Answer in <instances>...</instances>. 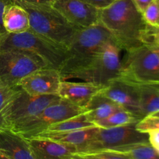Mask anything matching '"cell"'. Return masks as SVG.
I'll return each mask as SVG.
<instances>
[{
    "label": "cell",
    "mask_w": 159,
    "mask_h": 159,
    "mask_svg": "<svg viewBox=\"0 0 159 159\" xmlns=\"http://www.w3.org/2000/svg\"><path fill=\"white\" fill-rule=\"evenodd\" d=\"M28 141L35 159H71L76 153L73 148L50 139L34 138Z\"/></svg>",
    "instance_id": "cell-16"
},
{
    "label": "cell",
    "mask_w": 159,
    "mask_h": 159,
    "mask_svg": "<svg viewBox=\"0 0 159 159\" xmlns=\"http://www.w3.org/2000/svg\"><path fill=\"white\" fill-rule=\"evenodd\" d=\"M142 15L148 24L159 26V0H153Z\"/></svg>",
    "instance_id": "cell-25"
},
{
    "label": "cell",
    "mask_w": 159,
    "mask_h": 159,
    "mask_svg": "<svg viewBox=\"0 0 159 159\" xmlns=\"http://www.w3.org/2000/svg\"><path fill=\"white\" fill-rule=\"evenodd\" d=\"M99 23L126 51L144 44L147 24L132 0H114L99 9Z\"/></svg>",
    "instance_id": "cell-1"
},
{
    "label": "cell",
    "mask_w": 159,
    "mask_h": 159,
    "mask_svg": "<svg viewBox=\"0 0 159 159\" xmlns=\"http://www.w3.org/2000/svg\"><path fill=\"white\" fill-rule=\"evenodd\" d=\"M113 151L126 154L131 159H159V152L149 141L117 148Z\"/></svg>",
    "instance_id": "cell-22"
},
{
    "label": "cell",
    "mask_w": 159,
    "mask_h": 159,
    "mask_svg": "<svg viewBox=\"0 0 159 159\" xmlns=\"http://www.w3.org/2000/svg\"><path fill=\"white\" fill-rule=\"evenodd\" d=\"M98 129V127H93L63 133H43L35 138L50 139L64 145L73 148L75 149V154H77L93 138Z\"/></svg>",
    "instance_id": "cell-17"
},
{
    "label": "cell",
    "mask_w": 159,
    "mask_h": 159,
    "mask_svg": "<svg viewBox=\"0 0 159 159\" xmlns=\"http://www.w3.org/2000/svg\"><path fill=\"white\" fill-rule=\"evenodd\" d=\"M62 78L58 69L43 68L33 71L22 79L19 86L34 96L58 95Z\"/></svg>",
    "instance_id": "cell-12"
},
{
    "label": "cell",
    "mask_w": 159,
    "mask_h": 159,
    "mask_svg": "<svg viewBox=\"0 0 159 159\" xmlns=\"http://www.w3.org/2000/svg\"><path fill=\"white\" fill-rule=\"evenodd\" d=\"M0 159H9V158H8L7 157H6L5 155H3L2 154L0 153Z\"/></svg>",
    "instance_id": "cell-36"
},
{
    "label": "cell",
    "mask_w": 159,
    "mask_h": 159,
    "mask_svg": "<svg viewBox=\"0 0 159 159\" xmlns=\"http://www.w3.org/2000/svg\"><path fill=\"white\" fill-rule=\"evenodd\" d=\"M141 119L136 117L130 112L120 109L108 117L95 123L96 127L100 128H111V127H121L137 124Z\"/></svg>",
    "instance_id": "cell-23"
},
{
    "label": "cell",
    "mask_w": 159,
    "mask_h": 159,
    "mask_svg": "<svg viewBox=\"0 0 159 159\" xmlns=\"http://www.w3.org/2000/svg\"><path fill=\"white\" fill-rule=\"evenodd\" d=\"M132 1H133L134 4L136 6L138 10L143 14V12L145 11L148 6L152 3L153 0H132Z\"/></svg>",
    "instance_id": "cell-32"
},
{
    "label": "cell",
    "mask_w": 159,
    "mask_h": 159,
    "mask_svg": "<svg viewBox=\"0 0 159 159\" xmlns=\"http://www.w3.org/2000/svg\"><path fill=\"white\" fill-rule=\"evenodd\" d=\"M0 153L9 159H35L28 139L10 130H0Z\"/></svg>",
    "instance_id": "cell-15"
},
{
    "label": "cell",
    "mask_w": 159,
    "mask_h": 159,
    "mask_svg": "<svg viewBox=\"0 0 159 159\" xmlns=\"http://www.w3.org/2000/svg\"><path fill=\"white\" fill-rule=\"evenodd\" d=\"M9 2L20 4L22 2L26 3H49L48 0H9Z\"/></svg>",
    "instance_id": "cell-33"
},
{
    "label": "cell",
    "mask_w": 159,
    "mask_h": 159,
    "mask_svg": "<svg viewBox=\"0 0 159 159\" xmlns=\"http://www.w3.org/2000/svg\"><path fill=\"white\" fill-rule=\"evenodd\" d=\"M112 40H114L113 36L100 23L79 30L68 46V57L59 70L62 79H68L71 73L85 65Z\"/></svg>",
    "instance_id": "cell-3"
},
{
    "label": "cell",
    "mask_w": 159,
    "mask_h": 159,
    "mask_svg": "<svg viewBox=\"0 0 159 159\" xmlns=\"http://www.w3.org/2000/svg\"><path fill=\"white\" fill-rule=\"evenodd\" d=\"M136 124L111 128L99 127L96 134L75 155H87L102 151H113L117 148L149 141L148 134L138 130Z\"/></svg>",
    "instance_id": "cell-9"
},
{
    "label": "cell",
    "mask_w": 159,
    "mask_h": 159,
    "mask_svg": "<svg viewBox=\"0 0 159 159\" xmlns=\"http://www.w3.org/2000/svg\"><path fill=\"white\" fill-rule=\"evenodd\" d=\"M28 14L30 30L68 48L79 28L70 23L50 3H20Z\"/></svg>",
    "instance_id": "cell-2"
},
{
    "label": "cell",
    "mask_w": 159,
    "mask_h": 159,
    "mask_svg": "<svg viewBox=\"0 0 159 159\" xmlns=\"http://www.w3.org/2000/svg\"><path fill=\"white\" fill-rule=\"evenodd\" d=\"M135 127L140 132L146 134L153 130H159V112L144 116L137 123Z\"/></svg>",
    "instance_id": "cell-24"
},
{
    "label": "cell",
    "mask_w": 159,
    "mask_h": 159,
    "mask_svg": "<svg viewBox=\"0 0 159 159\" xmlns=\"http://www.w3.org/2000/svg\"><path fill=\"white\" fill-rule=\"evenodd\" d=\"M24 49L39 56L48 68L60 70L68 57V48L33 32L8 34L0 41V51Z\"/></svg>",
    "instance_id": "cell-4"
},
{
    "label": "cell",
    "mask_w": 159,
    "mask_h": 159,
    "mask_svg": "<svg viewBox=\"0 0 159 159\" xmlns=\"http://www.w3.org/2000/svg\"><path fill=\"white\" fill-rule=\"evenodd\" d=\"M85 108V112L84 113L89 120L94 124L108 117L117 110L123 109L116 102L102 96L99 93L92 98Z\"/></svg>",
    "instance_id": "cell-20"
},
{
    "label": "cell",
    "mask_w": 159,
    "mask_h": 159,
    "mask_svg": "<svg viewBox=\"0 0 159 159\" xmlns=\"http://www.w3.org/2000/svg\"><path fill=\"white\" fill-rule=\"evenodd\" d=\"M0 130H2V129H1V128H0Z\"/></svg>",
    "instance_id": "cell-37"
},
{
    "label": "cell",
    "mask_w": 159,
    "mask_h": 159,
    "mask_svg": "<svg viewBox=\"0 0 159 159\" xmlns=\"http://www.w3.org/2000/svg\"><path fill=\"white\" fill-rule=\"evenodd\" d=\"M85 112V108L84 107L75 105L69 101L61 98L50 104L37 116L12 131L26 139H30L43 133L49 126L82 114Z\"/></svg>",
    "instance_id": "cell-10"
},
{
    "label": "cell",
    "mask_w": 159,
    "mask_h": 159,
    "mask_svg": "<svg viewBox=\"0 0 159 159\" xmlns=\"http://www.w3.org/2000/svg\"><path fill=\"white\" fill-rule=\"evenodd\" d=\"M105 85L91 82H71L62 80L58 96L71 103L85 108L92 98L99 93Z\"/></svg>",
    "instance_id": "cell-14"
},
{
    "label": "cell",
    "mask_w": 159,
    "mask_h": 159,
    "mask_svg": "<svg viewBox=\"0 0 159 159\" xmlns=\"http://www.w3.org/2000/svg\"></svg>",
    "instance_id": "cell-38"
},
{
    "label": "cell",
    "mask_w": 159,
    "mask_h": 159,
    "mask_svg": "<svg viewBox=\"0 0 159 159\" xmlns=\"http://www.w3.org/2000/svg\"><path fill=\"white\" fill-rule=\"evenodd\" d=\"M130 82L134 85L138 91L142 118L159 112V82Z\"/></svg>",
    "instance_id": "cell-19"
},
{
    "label": "cell",
    "mask_w": 159,
    "mask_h": 159,
    "mask_svg": "<svg viewBox=\"0 0 159 159\" xmlns=\"http://www.w3.org/2000/svg\"><path fill=\"white\" fill-rule=\"evenodd\" d=\"M19 88L15 89H10L9 87L3 85L1 82H0V128L2 129V121L1 117V113L2 111L3 108L5 107L6 104L7 103L8 101L11 98V96L13 95L15 93L16 90L18 89Z\"/></svg>",
    "instance_id": "cell-27"
},
{
    "label": "cell",
    "mask_w": 159,
    "mask_h": 159,
    "mask_svg": "<svg viewBox=\"0 0 159 159\" xmlns=\"http://www.w3.org/2000/svg\"><path fill=\"white\" fill-rule=\"evenodd\" d=\"M120 79L138 83L159 82V56L148 44L126 51Z\"/></svg>",
    "instance_id": "cell-7"
},
{
    "label": "cell",
    "mask_w": 159,
    "mask_h": 159,
    "mask_svg": "<svg viewBox=\"0 0 159 159\" xmlns=\"http://www.w3.org/2000/svg\"><path fill=\"white\" fill-rule=\"evenodd\" d=\"M9 2V0H0V41L9 34L6 31V28L4 26V23H3V13H4V9L6 5Z\"/></svg>",
    "instance_id": "cell-29"
},
{
    "label": "cell",
    "mask_w": 159,
    "mask_h": 159,
    "mask_svg": "<svg viewBox=\"0 0 159 159\" xmlns=\"http://www.w3.org/2000/svg\"><path fill=\"white\" fill-rule=\"evenodd\" d=\"M99 93L136 117L142 118L138 91L132 82L118 78L109 82Z\"/></svg>",
    "instance_id": "cell-13"
},
{
    "label": "cell",
    "mask_w": 159,
    "mask_h": 159,
    "mask_svg": "<svg viewBox=\"0 0 159 159\" xmlns=\"http://www.w3.org/2000/svg\"><path fill=\"white\" fill-rule=\"evenodd\" d=\"M81 155H84V156L93 159H131L126 154L113 152V151H102V152Z\"/></svg>",
    "instance_id": "cell-26"
},
{
    "label": "cell",
    "mask_w": 159,
    "mask_h": 159,
    "mask_svg": "<svg viewBox=\"0 0 159 159\" xmlns=\"http://www.w3.org/2000/svg\"><path fill=\"white\" fill-rule=\"evenodd\" d=\"M71 159H93V158H88L86 156H84V155H75L74 157H73Z\"/></svg>",
    "instance_id": "cell-35"
},
{
    "label": "cell",
    "mask_w": 159,
    "mask_h": 159,
    "mask_svg": "<svg viewBox=\"0 0 159 159\" xmlns=\"http://www.w3.org/2000/svg\"><path fill=\"white\" fill-rule=\"evenodd\" d=\"M43 68L48 67L39 56L27 50L0 51V82L10 89L20 88L22 79Z\"/></svg>",
    "instance_id": "cell-8"
},
{
    "label": "cell",
    "mask_w": 159,
    "mask_h": 159,
    "mask_svg": "<svg viewBox=\"0 0 159 159\" xmlns=\"http://www.w3.org/2000/svg\"><path fill=\"white\" fill-rule=\"evenodd\" d=\"M148 134L150 144L159 152V130H153L149 132Z\"/></svg>",
    "instance_id": "cell-31"
},
{
    "label": "cell",
    "mask_w": 159,
    "mask_h": 159,
    "mask_svg": "<svg viewBox=\"0 0 159 159\" xmlns=\"http://www.w3.org/2000/svg\"><path fill=\"white\" fill-rule=\"evenodd\" d=\"M3 23L9 34H21L30 30V21L26 11L21 6L9 2L3 13Z\"/></svg>",
    "instance_id": "cell-18"
},
{
    "label": "cell",
    "mask_w": 159,
    "mask_h": 159,
    "mask_svg": "<svg viewBox=\"0 0 159 159\" xmlns=\"http://www.w3.org/2000/svg\"><path fill=\"white\" fill-rule=\"evenodd\" d=\"M82 1L85 2L97 9H101L110 6L112 2H114V0H82Z\"/></svg>",
    "instance_id": "cell-30"
},
{
    "label": "cell",
    "mask_w": 159,
    "mask_h": 159,
    "mask_svg": "<svg viewBox=\"0 0 159 159\" xmlns=\"http://www.w3.org/2000/svg\"><path fill=\"white\" fill-rule=\"evenodd\" d=\"M121 49L114 40L108 42L99 52L85 65L71 73L69 79H79L87 82L107 85L120 75Z\"/></svg>",
    "instance_id": "cell-6"
},
{
    "label": "cell",
    "mask_w": 159,
    "mask_h": 159,
    "mask_svg": "<svg viewBox=\"0 0 159 159\" xmlns=\"http://www.w3.org/2000/svg\"><path fill=\"white\" fill-rule=\"evenodd\" d=\"M60 99L58 95L34 96L23 91L20 87L2 111V129L16 130L40 114L50 104Z\"/></svg>",
    "instance_id": "cell-5"
},
{
    "label": "cell",
    "mask_w": 159,
    "mask_h": 159,
    "mask_svg": "<svg viewBox=\"0 0 159 159\" xmlns=\"http://www.w3.org/2000/svg\"><path fill=\"white\" fill-rule=\"evenodd\" d=\"M144 44L149 45V46H150L151 48H152V49H153L154 51H155V52H156L157 54H158V56H159V46H158V45L153 44V43H144Z\"/></svg>",
    "instance_id": "cell-34"
},
{
    "label": "cell",
    "mask_w": 159,
    "mask_h": 159,
    "mask_svg": "<svg viewBox=\"0 0 159 159\" xmlns=\"http://www.w3.org/2000/svg\"><path fill=\"white\" fill-rule=\"evenodd\" d=\"M70 23L86 28L99 23V9L82 0H48Z\"/></svg>",
    "instance_id": "cell-11"
},
{
    "label": "cell",
    "mask_w": 159,
    "mask_h": 159,
    "mask_svg": "<svg viewBox=\"0 0 159 159\" xmlns=\"http://www.w3.org/2000/svg\"><path fill=\"white\" fill-rule=\"evenodd\" d=\"M144 43H153L159 46V26L147 24Z\"/></svg>",
    "instance_id": "cell-28"
},
{
    "label": "cell",
    "mask_w": 159,
    "mask_h": 159,
    "mask_svg": "<svg viewBox=\"0 0 159 159\" xmlns=\"http://www.w3.org/2000/svg\"><path fill=\"white\" fill-rule=\"evenodd\" d=\"M93 127H96V124L89 120L85 113H82L52 124L49 126L43 133H63Z\"/></svg>",
    "instance_id": "cell-21"
}]
</instances>
